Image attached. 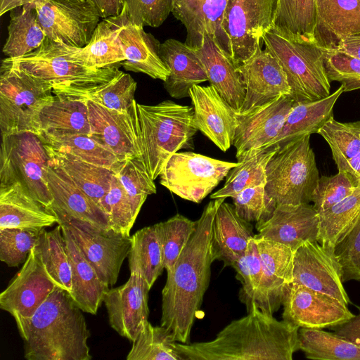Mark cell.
I'll return each mask as SVG.
<instances>
[{
    "instance_id": "1",
    "label": "cell",
    "mask_w": 360,
    "mask_h": 360,
    "mask_svg": "<svg viewBox=\"0 0 360 360\" xmlns=\"http://www.w3.org/2000/svg\"><path fill=\"white\" fill-rule=\"evenodd\" d=\"M226 198L212 199L196 221V229L172 268L162 291L161 324L175 342L189 343L192 327L217 260L212 245L216 212Z\"/></svg>"
},
{
    "instance_id": "2",
    "label": "cell",
    "mask_w": 360,
    "mask_h": 360,
    "mask_svg": "<svg viewBox=\"0 0 360 360\" xmlns=\"http://www.w3.org/2000/svg\"><path fill=\"white\" fill-rule=\"evenodd\" d=\"M248 315L231 321L210 341L174 342L182 360H292L300 350L299 327L252 303Z\"/></svg>"
},
{
    "instance_id": "3",
    "label": "cell",
    "mask_w": 360,
    "mask_h": 360,
    "mask_svg": "<svg viewBox=\"0 0 360 360\" xmlns=\"http://www.w3.org/2000/svg\"><path fill=\"white\" fill-rule=\"evenodd\" d=\"M82 310L56 287L29 318L15 319L27 360H90V336Z\"/></svg>"
},
{
    "instance_id": "4",
    "label": "cell",
    "mask_w": 360,
    "mask_h": 360,
    "mask_svg": "<svg viewBox=\"0 0 360 360\" xmlns=\"http://www.w3.org/2000/svg\"><path fill=\"white\" fill-rule=\"evenodd\" d=\"M141 159L152 179L180 149L193 148L198 131L193 106L165 100L155 105L136 103Z\"/></svg>"
},
{
    "instance_id": "5",
    "label": "cell",
    "mask_w": 360,
    "mask_h": 360,
    "mask_svg": "<svg viewBox=\"0 0 360 360\" xmlns=\"http://www.w3.org/2000/svg\"><path fill=\"white\" fill-rule=\"evenodd\" d=\"M310 136L278 146L266 165L265 191L277 205L311 202L320 176Z\"/></svg>"
},
{
    "instance_id": "6",
    "label": "cell",
    "mask_w": 360,
    "mask_h": 360,
    "mask_svg": "<svg viewBox=\"0 0 360 360\" xmlns=\"http://www.w3.org/2000/svg\"><path fill=\"white\" fill-rule=\"evenodd\" d=\"M54 97L52 86L2 60L0 70V129L8 135L32 132L38 136L39 115Z\"/></svg>"
},
{
    "instance_id": "7",
    "label": "cell",
    "mask_w": 360,
    "mask_h": 360,
    "mask_svg": "<svg viewBox=\"0 0 360 360\" xmlns=\"http://www.w3.org/2000/svg\"><path fill=\"white\" fill-rule=\"evenodd\" d=\"M262 41L281 64L290 87V96L296 103L314 101L330 94V81L324 66L326 49L292 41L272 28L263 35Z\"/></svg>"
},
{
    "instance_id": "8",
    "label": "cell",
    "mask_w": 360,
    "mask_h": 360,
    "mask_svg": "<svg viewBox=\"0 0 360 360\" xmlns=\"http://www.w3.org/2000/svg\"><path fill=\"white\" fill-rule=\"evenodd\" d=\"M75 48L46 37L31 53L19 58H6L27 73L49 83L53 92L102 83L120 70L115 65L103 68L88 67L72 56Z\"/></svg>"
},
{
    "instance_id": "9",
    "label": "cell",
    "mask_w": 360,
    "mask_h": 360,
    "mask_svg": "<svg viewBox=\"0 0 360 360\" xmlns=\"http://www.w3.org/2000/svg\"><path fill=\"white\" fill-rule=\"evenodd\" d=\"M276 0H228L214 41L238 66L261 46L273 27Z\"/></svg>"
},
{
    "instance_id": "10",
    "label": "cell",
    "mask_w": 360,
    "mask_h": 360,
    "mask_svg": "<svg viewBox=\"0 0 360 360\" xmlns=\"http://www.w3.org/2000/svg\"><path fill=\"white\" fill-rule=\"evenodd\" d=\"M49 155L35 134H1L0 185L20 183L37 201L51 210L53 197L46 177Z\"/></svg>"
},
{
    "instance_id": "11",
    "label": "cell",
    "mask_w": 360,
    "mask_h": 360,
    "mask_svg": "<svg viewBox=\"0 0 360 360\" xmlns=\"http://www.w3.org/2000/svg\"><path fill=\"white\" fill-rule=\"evenodd\" d=\"M238 165L191 151L174 153L165 162L160 183L179 197L200 203Z\"/></svg>"
},
{
    "instance_id": "12",
    "label": "cell",
    "mask_w": 360,
    "mask_h": 360,
    "mask_svg": "<svg viewBox=\"0 0 360 360\" xmlns=\"http://www.w3.org/2000/svg\"><path fill=\"white\" fill-rule=\"evenodd\" d=\"M34 3L46 37L72 47L85 46L101 18L89 0H37Z\"/></svg>"
},
{
    "instance_id": "13",
    "label": "cell",
    "mask_w": 360,
    "mask_h": 360,
    "mask_svg": "<svg viewBox=\"0 0 360 360\" xmlns=\"http://www.w3.org/2000/svg\"><path fill=\"white\" fill-rule=\"evenodd\" d=\"M58 224H63L69 229L79 248L103 282L108 286L114 285L122 264L129 253L131 236L74 219H63Z\"/></svg>"
},
{
    "instance_id": "14",
    "label": "cell",
    "mask_w": 360,
    "mask_h": 360,
    "mask_svg": "<svg viewBox=\"0 0 360 360\" xmlns=\"http://www.w3.org/2000/svg\"><path fill=\"white\" fill-rule=\"evenodd\" d=\"M83 100L88 108L91 136L110 150L120 162L141 158L137 102L134 100L127 112H120L91 100Z\"/></svg>"
},
{
    "instance_id": "15",
    "label": "cell",
    "mask_w": 360,
    "mask_h": 360,
    "mask_svg": "<svg viewBox=\"0 0 360 360\" xmlns=\"http://www.w3.org/2000/svg\"><path fill=\"white\" fill-rule=\"evenodd\" d=\"M292 283L330 295L347 306L351 303L335 252L318 241L305 242L294 251Z\"/></svg>"
},
{
    "instance_id": "16",
    "label": "cell",
    "mask_w": 360,
    "mask_h": 360,
    "mask_svg": "<svg viewBox=\"0 0 360 360\" xmlns=\"http://www.w3.org/2000/svg\"><path fill=\"white\" fill-rule=\"evenodd\" d=\"M282 305L283 319L299 328H330L354 316L340 300L295 283L290 284Z\"/></svg>"
},
{
    "instance_id": "17",
    "label": "cell",
    "mask_w": 360,
    "mask_h": 360,
    "mask_svg": "<svg viewBox=\"0 0 360 360\" xmlns=\"http://www.w3.org/2000/svg\"><path fill=\"white\" fill-rule=\"evenodd\" d=\"M295 103L290 95H282L262 106L238 114L232 143L237 160L251 150L268 148L279 134Z\"/></svg>"
},
{
    "instance_id": "18",
    "label": "cell",
    "mask_w": 360,
    "mask_h": 360,
    "mask_svg": "<svg viewBox=\"0 0 360 360\" xmlns=\"http://www.w3.org/2000/svg\"><path fill=\"white\" fill-rule=\"evenodd\" d=\"M33 248L20 270L0 295V308L14 319L29 318L56 288Z\"/></svg>"
},
{
    "instance_id": "19",
    "label": "cell",
    "mask_w": 360,
    "mask_h": 360,
    "mask_svg": "<svg viewBox=\"0 0 360 360\" xmlns=\"http://www.w3.org/2000/svg\"><path fill=\"white\" fill-rule=\"evenodd\" d=\"M149 290L144 278L133 273L124 285L109 288L104 295L110 326L131 342L148 321Z\"/></svg>"
},
{
    "instance_id": "20",
    "label": "cell",
    "mask_w": 360,
    "mask_h": 360,
    "mask_svg": "<svg viewBox=\"0 0 360 360\" xmlns=\"http://www.w3.org/2000/svg\"><path fill=\"white\" fill-rule=\"evenodd\" d=\"M245 87L238 114L262 106L282 95H290L286 75L277 58L259 46L257 52L237 68Z\"/></svg>"
},
{
    "instance_id": "21",
    "label": "cell",
    "mask_w": 360,
    "mask_h": 360,
    "mask_svg": "<svg viewBox=\"0 0 360 360\" xmlns=\"http://www.w3.org/2000/svg\"><path fill=\"white\" fill-rule=\"evenodd\" d=\"M262 265V278L256 305L273 314L282 305L292 281L294 250L269 240L255 236Z\"/></svg>"
},
{
    "instance_id": "22",
    "label": "cell",
    "mask_w": 360,
    "mask_h": 360,
    "mask_svg": "<svg viewBox=\"0 0 360 360\" xmlns=\"http://www.w3.org/2000/svg\"><path fill=\"white\" fill-rule=\"evenodd\" d=\"M195 125L221 151L231 146L238 124V112L211 84H196L190 89Z\"/></svg>"
},
{
    "instance_id": "23",
    "label": "cell",
    "mask_w": 360,
    "mask_h": 360,
    "mask_svg": "<svg viewBox=\"0 0 360 360\" xmlns=\"http://www.w3.org/2000/svg\"><path fill=\"white\" fill-rule=\"evenodd\" d=\"M46 177L53 197L51 211L58 217V222L66 219H74L103 230H110L107 216L101 207L83 192L51 159L46 169Z\"/></svg>"
},
{
    "instance_id": "24",
    "label": "cell",
    "mask_w": 360,
    "mask_h": 360,
    "mask_svg": "<svg viewBox=\"0 0 360 360\" xmlns=\"http://www.w3.org/2000/svg\"><path fill=\"white\" fill-rule=\"evenodd\" d=\"M261 238L285 245L294 251L307 241H317L318 212L309 203L278 205L271 217L255 226Z\"/></svg>"
},
{
    "instance_id": "25",
    "label": "cell",
    "mask_w": 360,
    "mask_h": 360,
    "mask_svg": "<svg viewBox=\"0 0 360 360\" xmlns=\"http://www.w3.org/2000/svg\"><path fill=\"white\" fill-rule=\"evenodd\" d=\"M159 55L169 71L163 86L171 97H189L193 86L208 81L196 51L185 43L174 39H167L160 44Z\"/></svg>"
},
{
    "instance_id": "26",
    "label": "cell",
    "mask_w": 360,
    "mask_h": 360,
    "mask_svg": "<svg viewBox=\"0 0 360 360\" xmlns=\"http://www.w3.org/2000/svg\"><path fill=\"white\" fill-rule=\"evenodd\" d=\"M316 44L336 49L346 38L360 33V0H316Z\"/></svg>"
},
{
    "instance_id": "27",
    "label": "cell",
    "mask_w": 360,
    "mask_h": 360,
    "mask_svg": "<svg viewBox=\"0 0 360 360\" xmlns=\"http://www.w3.org/2000/svg\"><path fill=\"white\" fill-rule=\"evenodd\" d=\"M58 217L19 182L0 185V229L51 226Z\"/></svg>"
},
{
    "instance_id": "28",
    "label": "cell",
    "mask_w": 360,
    "mask_h": 360,
    "mask_svg": "<svg viewBox=\"0 0 360 360\" xmlns=\"http://www.w3.org/2000/svg\"><path fill=\"white\" fill-rule=\"evenodd\" d=\"M118 37L126 58L120 64L126 70L166 80L169 71L159 55L161 43L152 34L131 23L128 18Z\"/></svg>"
},
{
    "instance_id": "29",
    "label": "cell",
    "mask_w": 360,
    "mask_h": 360,
    "mask_svg": "<svg viewBox=\"0 0 360 360\" xmlns=\"http://www.w3.org/2000/svg\"><path fill=\"white\" fill-rule=\"evenodd\" d=\"M204 67L208 82L238 113L245 96V87L238 66L206 35L202 46L195 50Z\"/></svg>"
},
{
    "instance_id": "30",
    "label": "cell",
    "mask_w": 360,
    "mask_h": 360,
    "mask_svg": "<svg viewBox=\"0 0 360 360\" xmlns=\"http://www.w3.org/2000/svg\"><path fill=\"white\" fill-rule=\"evenodd\" d=\"M62 228L65 248L72 271L71 298L84 312L96 314L109 286L105 284L95 268L83 255L69 229Z\"/></svg>"
},
{
    "instance_id": "31",
    "label": "cell",
    "mask_w": 360,
    "mask_h": 360,
    "mask_svg": "<svg viewBox=\"0 0 360 360\" xmlns=\"http://www.w3.org/2000/svg\"><path fill=\"white\" fill-rule=\"evenodd\" d=\"M254 237L252 224L237 214L233 205L223 202L212 224V245L217 260L231 266L245 253Z\"/></svg>"
},
{
    "instance_id": "32",
    "label": "cell",
    "mask_w": 360,
    "mask_h": 360,
    "mask_svg": "<svg viewBox=\"0 0 360 360\" xmlns=\"http://www.w3.org/2000/svg\"><path fill=\"white\" fill-rule=\"evenodd\" d=\"M228 0H173L172 13L186 30L185 44L193 50L202 46L206 35L215 39Z\"/></svg>"
},
{
    "instance_id": "33",
    "label": "cell",
    "mask_w": 360,
    "mask_h": 360,
    "mask_svg": "<svg viewBox=\"0 0 360 360\" xmlns=\"http://www.w3.org/2000/svg\"><path fill=\"white\" fill-rule=\"evenodd\" d=\"M127 18L124 4L120 15L100 21L90 41L82 48H75L72 56L84 65L95 68L115 65L125 60L118 34Z\"/></svg>"
},
{
    "instance_id": "34",
    "label": "cell",
    "mask_w": 360,
    "mask_h": 360,
    "mask_svg": "<svg viewBox=\"0 0 360 360\" xmlns=\"http://www.w3.org/2000/svg\"><path fill=\"white\" fill-rule=\"evenodd\" d=\"M342 93L344 87L341 84L335 91L324 98L295 103L279 134L269 147L281 146L307 135L317 133L319 129L333 117V107Z\"/></svg>"
},
{
    "instance_id": "35",
    "label": "cell",
    "mask_w": 360,
    "mask_h": 360,
    "mask_svg": "<svg viewBox=\"0 0 360 360\" xmlns=\"http://www.w3.org/2000/svg\"><path fill=\"white\" fill-rule=\"evenodd\" d=\"M38 127V136L41 134H90L86 101L81 98L54 94L53 98L44 105L39 113Z\"/></svg>"
},
{
    "instance_id": "36",
    "label": "cell",
    "mask_w": 360,
    "mask_h": 360,
    "mask_svg": "<svg viewBox=\"0 0 360 360\" xmlns=\"http://www.w3.org/2000/svg\"><path fill=\"white\" fill-rule=\"evenodd\" d=\"M316 0L275 1L272 29L292 41L316 44Z\"/></svg>"
},
{
    "instance_id": "37",
    "label": "cell",
    "mask_w": 360,
    "mask_h": 360,
    "mask_svg": "<svg viewBox=\"0 0 360 360\" xmlns=\"http://www.w3.org/2000/svg\"><path fill=\"white\" fill-rule=\"evenodd\" d=\"M46 38L34 3H30L11 11L2 51L7 58H19L38 49Z\"/></svg>"
},
{
    "instance_id": "38",
    "label": "cell",
    "mask_w": 360,
    "mask_h": 360,
    "mask_svg": "<svg viewBox=\"0 0 360 360\" xmlns=\"http://www.w3.org/2000/svg\"><path fill=\"white\" fill-rule=\"evenodd\" d=\"M137 84L132 77L119 70L111 79L85 88L70 89L53 92L71 98L91 100L108 108L127 112L134 99Z\"/></svg>"
},
{
    "instance_id": "39",
    "label": "cell",
    "mask_w": 360,
    "mask_h": 360,
    "mask_svg": "<svg viewBox=\"0 0 360 360\" xmlns=\"http://www.w3.org/2000/svg\"><path fill=\"white\" fill-rule=\"evenodd\" d=\"M318 213L317 241L326 249L335 252V247L351 231L360 217V184L352 194Z\"/></svg>"
},
{
    "instance_id": "40",
    "label": "cell",
    "mask_w": 360,
    "mask_h": 360,
    "mask_svg": "<svg viewBox=\"0 0 360 360\" xmlns=\"http://www.w3.org/2000/svg\"><path fill=\"white\" fill-rule=\"evenodd\" d=\"M44 146L51 160L100 205L101 199L110 189L114 170L66 156Z\"/></svg>"
},
{
    "instance_id": "41",
    "label": "cell",
    "mask_w": 360,
    "mask_h": 360,
    "mask_svg": "<svg viewBox=\"0 0 360 360\" xmlns=\"http://www.w3.org/2000/svg\"><path fill=\"white\" fill-rule=\"evenodd\" d=\"M127 257L130 274H140L150 289L165 269L162 249L155 224L131 236Z\"/></svg>"
},
{
    "instance_id": "42",
    "label": "cell",
    "mask_w": 360,
    "mask_h": 360,
    "mask_svg": "<svg viewBox=\"0 0 360 360\" xmlns=\"http://www.w3.org/2000/svg\"><path fill=\"white\" fill-rule=\"evenodd\" d=\"M275 145L248 152L226 176L222 188L210 195L211 199L232 198L246 188L266 183V167L278 149Z\"/></svg>"
},
{
    "instance_id": "43",
    "label": "cell",
    "mask_w": 360,
    "mask_h": 360,
    "mask_svg": "<svg viewBox=\"0 0 360 360\" xmlns=\"http://www.w3.org/2000/svg\"><path fill=\"white\" fill-rule=\"evenodd\" d=\"M49 148L66 156L112 169L119 162L108 149L97 142L90 134H67L38 136Z\"/></svg>"
},
{
    "instance_id": "44",
    "label": "cell",
    "mask_w": 360,
    "mask_h": 360,
    "mask_svg": "<svg viewBox=\"0 0 360 360\" xmlns=\"http://www.w3.org/2000/svg\"><path fill=\"white\" fill-rule=\"evenodd\" d=\"M34 248L51 279L56 286L70 294L71 265L61 226L58 224L50 231L43 228Z\"/></svg>"
},
{
    "instance_id": "45",
    "label": "cell",
    "mask_w": 360,
    "mask_h": 360,
    "mask_svg": "<svg viewBox=\"0 0 360 360\" xmlns=\"http://www.w3.org/2000/svg\"><path fill=\"white\" fill-rule=\"evenodd\" d=\"M300 349L305 357L319 360H360V346L321 329L300 328Z\"/></svg>"
},
{
    "instance_id": "46",
    "label": "cell",
    "mask_w": 360,
    "mask_h": 360,
    "mask_svg": "<svg viewBox=\"0 0 360 360\" xmlns=\"http://www.w3.org/2000/svg\"><path fill=\"white\" fill-rule=\"evenodd\" d=\"M169 333L162 327L146 322L127 354V360H182L174 347Z\"/></svg>"
},
{
    "instance_id": "47",
    "label": "cell",
    "mask_w": 360,
    "mask_h": 360,
    "mask_svg": "<svg viewBox=\"0 0 360 360\" xmlns=\"http://www.w3.org/2000/svg\"><path fill=\"white\" fill-rule=\"evenodd\" d=\"M122 182L137 217L147 197L156 193V186L140 158L119 161L112 168Z\"/></svg>"
},
{
    "instance_id": "48",
    "label": "cell",
    "mask_w": 360,
    "mask_h": 360,
    "mask_svg": "<svg viewBox=\"0 0 360 360\" xmlns=\"http://www.w3.org/2000/svg\"><path fill=\"white\" fill-rule=\"evenodd\" d=\"M330 146L336 165L360 152V121L340 122L331 117L318 131Z\"/></svg>"
},
{
    "instance_id": "49",
    "label": "cell",
    "mask_w": 360,
    "mask_h": 360,
    "mask_svg": "<svg viewBox=\"0 0 360 360\" xmlns=\"http://www.w3.org/2000/svg\"><path fill=\"white\" fill-rule=\"evenodd\" d=\"M163 252L164 266L170 270L196 229V221L176 214L155 224Z\"/></svg>"
},
{
    "instance_id": "50",
    "label": "cell",
    "mask_w": 360,
    "mask_h": 360,
    "mask_svg": "<svg viewBox=\"0 0 360 360\" xmlns=\"http://www.w3.org/2000/svg\"><path fill=\"white\" fill-rule=\"evenodd\" d=\"M100 206L107 216L110 229L131 236L130 231L136 217L129 198L115 172L110 189L100 200Z\"/></svg>"
},
{
    "instance_id": "51",
    "label": "cell",
    "mask_w": 360,
    "mask_h": 360,
    "mask_svg": "<svg viewBox=\"0 0 360 360\" xmlns=\"http://www.w3.org/2000/svg\"><path fill=\"white\" fill-rule=\"evenodd\" d=\"M43 228L0 229V259L8 266L24 263L36 245Z\"/></svg>"
},
{
    "instance_id": "52",
    "label": "cell",
    "mask_w": 360,
    "mask_h": 360,
    "mask_svg": "<svg viewBox=\"0 0 360 360\" xmlns=\"http://www.w3.org/2000/svg\"><path fill=\"white\" fill-rule=\"evenodd\" d=\"M237 214L255 226L268 221L277 206L266 193L264 184L248 187L231 198Z\"/></svg>"
},
{
    "instance_id": "53",
    "label": "cell",
    "mask_w": 360,
    "mask_h": 360,
    "mask_svg": "<svg viewBox=\"0 0 360 360\" xmlns=\"http://www.w3.org/2000/svg\"><path fill=\"white\" fill-rule=\"evenodd\" d=\"M360 183L350 173L339 170L332 176H321L311 196L314 208L324 211L352 194Z\"/></svg>"
},
{
    "instance_id": "54",
    "label": "cell",
    "mask_w": 360,
    "mask_h": 360,
    "mask_svg": "<svg viewBox=\"0 0 360 360\" xmlns=\"http://www.w3.org/2000/svg\"><path fill=\"white\" fill-rule=\"evenodd\" d=\"M242 283L240 298L248 310L255 302L262 278V265L255 237L250 241L245 253L231 266Z\"/></svg>"
},
{
    "instance_id": "55",
    "label": "cell",
    "mask_w": 360,
    "mask_h": 360,
    "mask_svg": "<svg viewBox=\"0 0 360 360\" xmlns=\"http://www.w3.org/2000/svg\"><path fill=\"white\" fill-rule=\"evenodd\" d=\"M324 66L330 81L343 85L344 92L360 89V59L338 50H326Z\"/></svg>"
},
{
    "instance_id": "56",
    "label": "cell",
    "mask_w": 360,
    "mask_h": 360,
    "mask_svg": "<svg viewBox=\"0 0 360 360\" xmlns=\"http://www.w3.org/2000/svg\"><path fill=\"white\" fill-rule=\"evenodd\" d=\"M173 0H123L129 21L139 27H158L172 13Z\"/></svg>"
},
{
    "instance_id": "57",
    "label": "cell",
    "mask_w": 360,
    "mask_h": 360,
    "mask_svg": "<svg viewBox=\"0 0 360 360\" xmlns=\"http://www.w3.org/2000/svg\"><path fill=\"white\" fill-rule=\"evenodd\" d=\"M335 255L339 263L343 283H360V217L351 231L335 247Z\"/></svg>"
},
{
    "instance_id": "58",
    "label": "cell",
    "mask_w": 360,
    "mask_h": 360,
    "mask_svg": "<svg viewBox=\"0 0 360 360\" xmlns=\"http://www.w3.org/2000/svg\"><path fill=\"white\" fill-rule=\"evenodd\" d=\"M359 313L349 320L330 328L333 333L360 346V307Z\"/></svg>"
},
{
    "instance_id": "59",
    "label": "cell",
    "mask_w": 360,
    "mask_h": 360,
    "mask_svg": "<svg viewBox=\"0 0 360 360\" xmlns=\"http://www.w3.org/2000/svg\"><path fill=\"white\" fill-rule=\"evenodd\" d=\"M96 7L102 19L116 16L124 7L123 0H89Z\"/></svg>"
},
{
    "instance_id": "60",
    "label": "cell",
    "mask_w": 360,
    "mask_h": 360,
    "mask_svg": "<svg viewBox=\"0 0 360 360\" xmlns=\"http://www.w3.org/2000/svg\"><path fill=\"white\" fill-rule=\"evenodd\" d=\"M360 59V33L343 40L336 49Z\"/></svg>"
},
{
    "instance_id": "61",
    "label": "cell",
    "mask_w": 360,
    "mask_h": 360,
    "mask_svg": "<svg viewBox=\"0 0 360 360\" xmlns=\"http://www.w3.org/2000/svg\"><path fill=\"white\" fill-rule=\"evenodd\" d=\"M338 170L346 171L353 175L360 183V152L353 158L337 165Z\"/></svg>"
},
{
    "instance_id": "62",
    "label": "cell",
    "mask_w": 360,
    "mask_h": 360,
    "mask_svg": "<svg viewBox=\"0 0 360 360\" xmlns=\"http://www.w3.org/2000/svg\"><path fill=\"white\" fill-rule=\"evenodd\" d=\"M37 0H0V15L11 11L18 7L30 3H34Z\"/></svg>"
}]
</instances>
